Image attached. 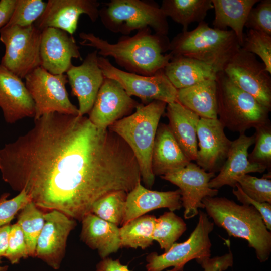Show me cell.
Listing matches in <instances>:
<instances>
[{
	"mask_svg": "<svg viewBox=\"0 0 271 271\" xmlns=\"http://www.w3.org/2000/svg\"><path fill=\"white\" fill-rule=\"evenodd\" d=\"M0 172L38 208L80 221L97 200L128 193L141 180L133 154L118 136L85 116L57 112L35 119L30 130L4 145Z\"/></svg>",
	"mask_w": 271,
	"mask_h": 271,
	"instance_id": "cell-1",
	"label": "cell"
},
{
	"mask_svg": "<svg viewBox=\"0 0 271 271\" xmlns=\"http://www.w3.org/2000/svg\"><path fill=\"white\" fill-rule=\"evenodd\" d=\"M99 17L106 29L126 36L146 28L167 36L169 29L167 17L154 1L111 0L99 9Z\"/></svg>",
	"mask_w": 271,
	"mask_h": 271,
	"instance_id": "cell-7",
	"label": "cell"
},
{
	"mask_svg": "<svg viewBox=\"0 0 271 271\" xmlns=\"http://www.w3.org/2000/svg\"><path fill=\"white\" fill-rule=\"evenodd\" d=\"M46 5L47 2L42 0H16L12 16L6 26L23 27L34 24L44 12Z\"/></svg>",
	"mask_w": 271,
	"mask_h": 271,
	"instance_id": "cell-34",
	"label": "cell"
},
{
	"mask_svg": "<svg viewBox=\"0 0 271 271\" xmlns=\"http://www.w3.org/2000/svg\"><path fill=\"white\" fill-rule=\"evenodd\" d=\"M186 230V224L182 218L173 211L165 212L156 218L152 238L166 252Z\"/></svg>",
	"mask_w": 271,
	"mask_h": 271,
	"instance_id": "cell-32",
	"label": "cell"
},
{
	"mask_svg": "<svg viewBox=\"0 0 271 271\" xmlns=\"http://www.w3.org/2000/svg\"><path fill=\"white\" fill-rule=\"evenodd\" d=\"M99 6L96 0H49L44 12L34 24L41 31L55 28L72 35L80 15L85 14L92 22L96 21Z\"/></svg>",
	"mask_w": 271,
	"mask_h": 271,
	"instance_id": "cell-18",
	"label": "cell"
},
{
	"mask_svg": "<svg viewBox=\"0 0 271 271\" xmlns=\"http://www.w3.org/2000/svg\"><path fill=\"white\" fill-rule=\"evenodd\" d=\"M215 81L218 119L224 127L242 133L270 122V109L235 85L223 71Z\"/></svg>",
	"mask_w": 271,
	"mask_h": 271,
	"instance_id": "cell-6",
	"label": "cell"
},
{
	"mask_svg": "<svg viewBox=\"0 0 271 271\" xmlns=\"http://www.w3.org/2000/svg\"><path fill=\"white\" fill-rule=\"evenodd\" d=\"M236 182L243 192L251 199L271 204L270 179L245 174L237 178Z\"/></svg>",
	"mask_w": 271,
	"mask_h": 271,
	"instance_id": "cell-37",
	"label": "cell"
},
{
	"mask_svg": "<svg viewBox=\"0 0 271 271\" xmlns=\"http://www.w3.org/2000/svg\"><path fill=\"white\" fill-rule=\"evenodd\" d=\"M224 128L218 118H200L197 128L199 149L195 161L206 172L219 171L227 157L232 141L226 137Z\"/></svg>",
	"mask_w": 271,
	"mask_h": 271,
	"instance_id": "cell-16",
	"label": "cell"
},
{
	"mask_svg": "<svg viewBox=\"0 0 271 271\" xmlns=\"http://www.w3.org/2000/svg\"><path fill=\"white\" fill-rule=\"evenodd\" d=\"M0 108L5 121L34 117V103L22 79L0 64Z\"/></svg>",
	"mask_w": 271,
	"mask_h": 271,
	"instance_id": "cell-20",
	"label": "cell"
},
{
	"mask_svg": "<svg viewBox=\"0 0 271 271\" xmlns=\"http://www.w3.org/2000/svg\"><path fill=\"white\" fill-rule=\"evenodd\" d=\"M235 187L237 189L234 188L232 193L237 200L242 204L251 205L254 207L261 214L267 229L270 230L271 204L266 202L261 203L251 199L243 192L238 183L236 184Z\"/></svg>",
	"mask_w": 271,
	"mask_h": 271,
	"instance_id": "cell-41",
	"label": "cell"
},
{
	"mask_svg": "<svg viewBox=\"0 0 271 271\" xmlns=\"http://www.w3.org/2000/svg\"><path fill=\"white\" fill-rule=\"evenodd\" d=\"M42 31L34 24L27 27L6 26L0 29V41L5 47L0 64L20 78L41 66Z\"/></svg>",
	"mask_w": 271,
	"mask_h": 271,
	"instance_id": "cell-8",
	"label": "cell"
},
{
	"mask_svg": "<svg viewBox=\"0 0 271 271\" xmlns=\"http://www.w3.org/2000/svg\"><path fill=\"white\" fill-rule=\"evenodd\" d=\"M177 102L200 118L217 119L216 83L208 79L178 90Z\"/></svg>",
	"mask_w": 271,
	"mask_h": 271,
	"instance_id": "cell-28",
	"label": "cell"
},
{
	"mask_svg": "<svg viewBox=\"0 0 271 271\" xmlns=\"http://www.w3.org/2000/svg\"><path fill=\"white\" fill-rule=\"evenodd\" d=\"M166 109L171 132L188 159L190 162L195 161L200 117L177 102L167 104Z\"/></svg>",
	"mask_w": 271,
	"mask_h": 271,
	"instance_id": "cell-23",
	"label": "cell"
},
{
	"mask_svg": "<svg viewBox=\"0 0 271 271\" xmlns=\"http://www.w3.org/2000/svg\"><path fill=\"white\" fill-rule=\"evenodd\" d=\"M255 129V146L252 151L248 154V160L251 163L263 166L266 169L269 170L271 167L270 122Z\"/></svg>",
	"mask_w": 271,
	"mask_h": 271,
	"instance_id": "cell-36",
	"label": "cell"
},
{
	"mask_svg": "<svg viewBox=\"0 0 271 271\" xmlns=\"http://www.w3.org/2000/svg\"><path fill=\"white\" fill-rule=\"evenodd\" d=\"M40 57L41 67L54 75L66 73L73 65V58L82 60L74 37L55 28L42 30Z\"/></svg>",
	"mask_w": 271,
	"mask_h": 271,
	"instance_id": "cell-17",
	"label": "cell"
},
{
	"mask_svg": "<svg viewBox=\"0 0 271 271\" xmlns=\"http://www.w3.org/2000/svg\"><path fill=\"white\" fill-rule=\"evenodd\" d=\"M98 58L95 50L87 54L81 65H73L66 73L72 94L78 99L81 116L90 112L105 78Z\"/></svg>",
	"mask_w": 271,
	"mask_h": 271,
	"instance_id": "cell-19",
	"label": "cell"
},
{
	"mask_svg": "<svg viewBox=\"0 0 271 271\" xmlns=\"http://www.w3.org/2000/svg\"><path fill=\"white\" fill-rule=\"evenodd\" d=\"M255 142V136H247L240 133L239 137L232 141L227 157L219 174L209 183V187L218 189L225 185L234 188L237 178L250 173H262L266 169L262 165L251 163L248 160V149Z\"/></svg>",
	"mask_w": 271,
	"mask_h": 271,
	"instance_id": "cell-21",
	"label": "cell"
},
{
	"mask_svg": "<svg viewBox=\"0 0 271 271\" xmlns=\"http://www.w3.org/2000/svg\"><path fill=\"white\" fill-rule=\"evenodd\" d=\"M29 256L23 233L17 223L11 225L8 248L4 256L12 264Z\"/></svg>",
	"mask_w": 271,
	"mask_h": 271,
	"instance_id": "cell-39",
	"label": "cell"
},
{
	"mask_svg": "<svg viewBox=\"0 0 271 271\" xmlns=\"http://www.w3.org/2000/svg\"><path fill=\"white\" fill-rule=\"evenodd\" d=\"M156 219L154 215H144L122 225L119 228L121 248L145 249L152 245Z\"/></svg>",
	"mask_w": 271,
	"mask_h": 271,
	"instance_id": "cell-30",
	"label": "cell"
},
{
	"mask_svg": "<svg viewBox=\"0 0 271 271\" xmlns=\"http://www.w3.org/2000/svg\"><path fill=\"white\" fill-rule=\"evenodd\" d=\"M44 218L45 223L37 240L36 257L58 269L65 254L68 236L77 223L56 210L44 213Z\"/></svg>",
	"mask_w": 271,
	"mask_h": 271,
	"instance_id": "cell-14",
	"label": "cell"
},
{
	"mask_svg": "<svg viewBox=\"0 0 271 271\" xmlns=\"http://www.w3.org/2000/svg\"><path fill=\"white\" fill-rule=\"evenodd\" d=\"M182 207L179 189L154 191L145 187L140 182L127 193L122 225L153 210L166 208L174 211Z\"/></svg>",
	"mask_w": 271,
	"mask_h": 271,
	"instance_id": "cell-22",
	"label": "cell"
},
{
	"mask_svg": "<svg viewBox=\"0 0 271 271\" xmlns=\"http://www.w3.org/2000/svg\"><path fill=\"white\" fill-rule=\"evenodd\" d=\"M127 193L122 190L110 193L97 200L91 213L116 226L122 225L125 214Z\"/></svg>",
	"mask_w": 271,
	"mask_h": 271,
	"instance_id": "cell-33",
	"label": "cell"
},
{
	"mask_svg": "<svg viewBox=\"0 0 271 271\" xmlns=\"http://www.w3.org/2000/svg\"><path fill=\"white\" fill-rule=\"evenodd\" d=\"M190 162L168 125L159 124L152 154L151 167L155 176L161 177L184 167Z\"/></svg>",
	"mask_w": 271,
	"mask_h": 271,
	"instance_id": "cell-24",
	"label": "cell"
},
{
	"mask_svg": "<svg viewBox=\"0 0 271 271\" xmlns=\"http://www.w3.org/2000/svg\"><path fill=\"white\" fill-rule=\"evenodd\" d=\"M16 0L0 1V29L10 20L14 12Z\"/></svg>",
	"mask_w": 271,
	"mask_h": 271,
	"instance_id": "cell-43",
	"label": "cell"
},
{
	"mask_svg": "<svg viewBox=\"0 0 271 271\" xmlns=\"http://www.w3.org/2000/svg\"><path fill=\"white\" fill-rule=\"evenodd\" d=\"M1 257H0V271H6L8 269V266H1V263L2 262L1 260Z\"/></svg>",
	"mask_w": 271,
	"mask_h": 271,
	"instance_id": "cell-46",
	"label": "cell"
},
{
	"mask_svg": "<svg viewBox=\"0 0 271 271\" xmlns=\"http://www.w3.org/2000/svg\"><path fill=\"white\" fill-rule=\"evenodd\" d=\"M160 8L167 17L182 26V31H186L190 24L204 21L213 6L212 0H163Z\"/></svg>",
	"mask_w": 271,
	"mask_h": 271,
	"instance_id": "cell-29",
	"label": "cell"
},
{
	"mask_svg": "<svg viewBox=\"0 0 271 271\" xmlns=\"http://www.w3.org/2000/svg\"><path fill=\"white\" fill-rule=\"evenodd\" d=\"M79 37L83 46L95 48L103 57H112L127 72L152 76L164 69L173 55L169 53L167 36L152 34L150 28L138 30L133 36L123 35L111 44L91 33L81 32Z\"/></svg>",
	"mask_w": 271,
	"mask_h": 271,
	"instance_id": "cell-2",
	"label": "cell"
},
{
	"mask_svg": "<svg viewBox=\"0 0 271 271\" xmlns=\"http://www.w3.org/2000/svg\"><path fill=\"white\" fill-rule=\"evenodd\" d=\"M10 224L0 227V257H4L8 248Z\"/></svg>",
	"mask_w": 271,
	"mask_h": 271,
	"instance_id": "cell-45",
	"label": "cell"
},
{
	"mask_svg": "<svg viewBox=\"0 0 271 271\" xmlns=\"http://www.w3.org/2000/svg\"><path fill=\"white\" fill-rule=\"evenodd\" d=\"M215 176V173L206 172L190 162L184 167L167 173L161 178L179 188L182 206L184 208V217L188 219L199 214V208H204L203 199L218 194L217 189L209 186L210 181Z\"/></svg>",
	"mask_w": 271,
	"mask_h": 271,
	"instance_id": "cell-13",
	"label": "cell"
},
{
	"mask_svg": "<svg viewBox=\"0 0 271 271\" xmlns=\"http://www.w3.org/2000/svg\"><path fill=\"white\" fill-rule=\"evenodd\" d=\"M9 195L5 193L0 197V227L10 224L15 215L31 201L24 190L15 197L7 199Z\"/></svg>",
	"mask_w": 271,
	"mask_h": 271,
	"instance_id": "cell-40",
	"label": "cell"
},
{
	"mask_svg": "<svg viewBox=\"0 0 271 271\" xmlns=\"http://www.w3.org/2000/svg\"><path fill=\"white\" fill-rule=\"evenodd\" d=\"M98 65L105 77L117 81L130 96H134L147 104L153 101L167 104L177 102L178 90L163 70L152 76L128 72L113 66L108 59L98 57Z\"/></svg>",
	"mask_w": 271,
	"mask_h": 271,
	"instance_id": "cell-11",
	"label": "cell"
},
{
	"mask_svg": "<svg viewBox=\"0 0 271 271\" xmlns=\"http://www.w3.org/2000/svg\"><path fill=\"white\" fill-rule=\"evenodd\" d=\"M140 104L117 81L105 77L88 118L96 126L108 128L115 122L131 114Z\"/></svg>",
	"mask_w": 271,
	"mask_h": 271,
	"instance_id": "cell-15",
	"label": "cell"
},
{
	"mask_svg": "<svg viewBox=\"0 0 271 271\" xmlns=\"http://www.w3.org/2000/svg\"><path fill=\"white\" fill-rule=\"evenodd\" d=\"M259 0H212L215 10L214 28L226 30L229 27L235 34L240 47L243 44V28L251 9Z\"/></svg>",
	"mask_w": 271,
	"mask_h": 271,
	"instance_id": "cell-27",
	"label": "cell"
},
{
	"mask_svg": "<svg viewBox=\"0 0 271 271\" xmlns=\"http://www.w3.org/2000/svg\"><path fill=\"white\" fill-rule=\"evenodd\" d=\"M19 212L16 223L23 233L29 256L35 257L37 240L45 223L44 213L32 201Z\"/></svg>",
	"mask_w": 271,
	"mask_h": 271,
	"instance_id": "cell-31",
	"label": "cell"
},
{
	"mask_svg": "<svg viewBox=\"0 0 271 271\" xmlns=\"http://www.w3.org/2000/svg\"><path fill=\"white\" fill-rule=\"evenodd\" d=\"M232 30L212 28L202 21L191 31H182L170 42L173 56H184L209 64L221 70L240 48Z\"/></svg>",
	"mask_w": 271,
	"mask_h": 271,
	"instance_id": "cell-5",
	"label": "cell"
},
{
	"mask_svg": "<svg viewBox=\"0 0 271 271\" xmlns=\"http://www.w3.org/2000/svg\"><path fill=\"white\" fill-rule=\"evenodd\" d=\"M207 214L230 236L240 238L254 249L257 258L265 262L271 252V233L259 212L252 206L239 205L225 197L202 200Z\"/></svg>",
	"mask_w": 271,
	"mask_h": 271,
	"instance_id": "cell-3",
	"label": "cell"
},
{
	"mask_svg": "<svg viewBox=\"0 0 271 271\" xmlns=\"http://www.w3.org/2000/svg\"><path fill=\"white\" fill-rule=\"evenodd\" d=\"M199 214L198 222L186 241L175 242L167 251L161 255L152 252L147 255V271H162L170 267L173 268L168 271H183L189 261L210 257L209 234L213 230L214 223L209 220L206 213L200 211Z\"/></svg>",
	"mask_w": 271,
	"mask_h": 271,
	"instance_id": "cell-9",
	"label": "cell"
},
{
	"mask_svg": "<svg viewBox=\"0 0 271 271\" xmlns=\"http://www.w3.org/2000/svg\"><path fill=\"white\" fill-rule=\"evenodd\" d=\"M96 271H131L126 265L121 264L119 259L113 260L106 257L96 265Z\"/></svg>",
	"mask_w": 271,
	"mask_h": 271,
	"instance_id": "cell-44",
	"label": "cell"
},
{
	"mask_svg": "<svg viewBox=\"0 0 271 271\" xmlns=\"http://www.w3.org/2000/svg\"><path fill=\"white\" fill-rule=\"evenodd\" d=\"M80 238L89 247L97 250L102 259L116 253L121 248L119 228L92 213L82 221Z\"/></svg>",
	"mask_w": 271,
	"mask_h": 271,
	"instance_id": "cell-25",
	"label": "cell"
},
{
	"mask_svg": "<svg viewBox=\"0 0 271 271\" xmlns=\"http://www.w3.org/2000/svg\"><path fill=\"white\" fill-rule=\"evenodd\" d=\"M167 105L161 101L141 104L134 112L108 127L131 150L139 167L141 179L148 188L152 187L155 181L151 167L152 150L159 121Z\"/></svg>",
	"mask_w": 271,
	"mask_h": 271,
	"instance_id": "cell-4",
	"label": "cell"
},
{
	"mask_svg": "<svg viewBox=\"0 0 271 271\" xmlns=\"http://www.w3.org/2000/svg\"><path fill=\"white\" fill-rule=\"evenodd\" d=\"M25 80L34 103V119L53 112L79 115L78 108L69 98L65 74H52L40 66L28 74Z\"/></svg>",
	"mask_w": 271,
	"mask_h": 271,
	"instance_id": "cell-10",
	"label": "cell"
},
{
	"mask_svg": "<svg viewBox=\"0 0 271 271\" xmlns=\"http://www.w3.org/2000/svg\"><path fill=\"white\" fill-rule=\"evenodd\" d=\"M243 49L258 55L265 66L266 71L271 74V35L248 29L244 35Z\"/></svg>",
	"mask_w": 271,
	"mask_h": 271,
	"instance_id": "cell-35",
	"label": "cell"
},
{
	"mask_svg": "<svg viewBox=\"0 0 271 271\" xmlns=\"http://www.w3.org/2000/svg\"><path fill=\"white\" fill-rule=\"evenodd\" d=\"M245 26L271 35V1H259L250 10Z\"/></svg>",
	"mask_w": 271,
	"mask_h": 271,
	"instance_id": "cell-38",
	"label": "cell"
},
{
	"mask_svg": "<svg viewBox=\"0 0 271 271\" xmlns=\"http://www.w3.org/2000/svg\"><path fill=\"white\" fill-rule=\"evenodd\" d=\"M204 269V271H224L233 263V257L231 251L221 256L211 258L207 257L196 260Z\"/></svg>",
	"mask_w": 271,
	"mask_h": 271,
	"instance_id": "cell-42",
	"label": "cell"
},
{
	"mask_svg": "<svg viewBox=\"0 0 271 271\" xmlns=\"http://www.w3.org/2000/svg\"><path fill=\"white\" fill-rule=\"evenodd\" d=\"M177 89L185 88L208 79H216L222 70L198 60L184 56H173L163 69Z\"/></svg>",
	"mask_w": 271,
	"mask_h": 271,
	"instance_id": "cell-26",
	"label": "cell"
},
{
	"mask_svg": "<svg viewBox=\"0 0 271 271\" xmlns=\"http://www.w3.org/2000/svg\"><path fill=\"white\" fill-rule=\"evenodd\" d=\"M222 71L235 85L270 109L271 77L254 54L240 48Z\"/></svg>",
	"mask_w": 271,
	"mask_h": 271,
	"instance_id": "cell-12",
	"label": "cell"
}]
</instances>
